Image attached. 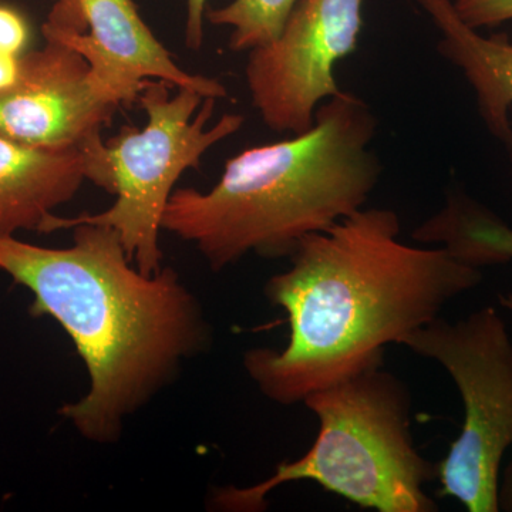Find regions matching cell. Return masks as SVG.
<instances>
[{
  "mask_svg": "<svg viewBox=\"0 0 512 512\" xmlns=\"http://www.w3.org/2000/svg\"><path fill=\"white\" fill-rule=\"evenodd\" d=\"M387 208H360L299 242L265 296L288 315L282 350L256 348L244 366L259 392L282 406L383 365L384 349L423 328L451 299L483 282L481 269L446 249L399 241Z\"/></svg>",
  "mask_w": 512,
  "mask_h": 512,
  "instance_id": "obj_1",
  "label": "cell"
},
{
  "mask_svg": "<svg viewBox=\"0 0 512 512\" xmlns=\"http://www.w3.org/2000/svg\"><path fill=\"white\" fill-rule=\"evenodd\" d=\"M72 229L69 248L0 237V271L33 293L30 313L59 322L87 367L89 392L60 414L84 439L113 443L124 420L207 346L210 328L173 268L144 274L116 229Z\"/></svg>",
  "mask_w": 512,
  "mask_h": 512,
  "instance_id": "obj_2",
  "label": "cell"
},
{
  "mask_svg": "<svg viewBox=\"0 0 512 512\" xmlns=\"http://www.w3.org/2000/svg\"><path fill=\"white\" fill-rule=\"evenodd\" d=\"M376 133L365 100L330 97L309 130L229 158L210 191L174 190L163 229L191 242L212 271L251 252L289 256L303 238L365 207L383 171Z\"/></svg>",
  "mask_w": 512,
  "mask_h": 512,
  "instance_id": "obj_3",
  "label": "cell"
},
{
  "mask_svg": "<svg viewBox=\"0 0 512 512\" xmlns=\"http://www.w3.org/2000/svg\"><path fill=\"white\" fill-rule=\"evenodd\" d=\"M383 365L329 384L303 404L319 430L305 456L276 467L251 487L220 488L217 510L258 512L281 485L308 480L360 508L379 512H436L426 485L437 478V464L416 447L412 397L406 384Z\"/></svg>",
  "mask_w": 512,
  "mask_h": 512,
  "instance_id": "obj_4",
  "label": "cell"
},
{
  "mask_svg": "<svg viewBox=\"0 0 512 512\" xmlns=\"http://www.w3.org/2000/svg\"><path fill=\"white\" fill-rule=\"evenodd\" d=\"M173 84L150 80L138 96L146 113L143 128L124 127L106 143L107 163L116 201L109 210L79 217L50 215L40 232L72 229L74 225H106L119 232L124 251L144 274L163 268L160 232L174 185L184 171L200 168L212 147L244 126L241 114H225L208 127L217 99Z\"/></svg>",
  "mask_w": 512,
  "mask_h": 512,
  "instance_id": "obj_5",
  "label": "cell"
},
{
  "mask_svg": "<svg viewBox=\"0 0 512 512\" xmlns=\"http://www.w3.org/2000/svg\"><path fill=\"white\" fill-rule=\"evenodd\" d=\"M399 345L443 366L463 399V429L437 463L439 494L468 512L500 511L501 463L512 446V342L504 319L493 306L457 322L439 316Z\"/></svg>",
  "mask_w": 512,
  "mask_h": 512,
  "instance_id": "obj_6",
  "label": "cell"
},
{
  "mask_svg": "<svg viewBox=\"0 0 512 512\" xmlns=\"http://www.w3.org/2000/svg\"><path fill=\"white\" fill-rule=\"evenodd\" d=\"M362 25V0H301L274 43L248 52L249 96L269 130L313 126L319 104L343 92L335 67L355 52Z\"/></svg>",
  "mask_w": 512,
  "mask_h": 512,
  "instance_id": "obj_7",
  "label": "cell"
},
{
  "mask_svg": "<svg viewBox=\"0 0 512 512\" xmlns=\"http://www.w3.org/2000/svg\"><path fill=\"white\" fill-rule=\"evenodd\" d=\"M42 33L79 52L101 92L120 106L136 103L150 80L195 90L205 99L228 97L218 80L175 63L133 0H53Z\"/></svg>",
  "mask_w": 512,
  "mask_h": 512,
  "instance_id": "obj_8",
  "label": "cell"
},
{
  "mask_svg": "<svg viewBox=\"0 0 512 512\" xmlns=\"http://www.w3.org/2000/svg\"><path fill=\"white\" fill-rule=\"evenodd\" d=\"M120 107L101 92L79 52L45 37V45L20 56L18 79L0 92V134L30 146H83Z\"/></svg>",
  "mask_w": 512,
  "mask_h": 512,
  "instance_id": "obj_9",
  "label": "cell"
},
{
  "mask_svg": "<svg viewBox=\"0 0 512 512\" xmlns=\"http://www.w3.org/2000/svg\"><path fill=\"white\" fill-rule=\"evenodd\" d=\"M86 181L113 192L106 143L39 147L0 134V237L40 232L60 205L73 200Z\"/></svg>",
  "mask_w": 512,
  "mask_h": 512,
  "instance_id": "obj_10",
  "label": "cell"
},
{
  "mask_svg": "<svg viewBox=\"0 0 512 512\" xmlns=\"http://www.w3.org/2000/svg\"><path fill=\"white\" fill-rule=\"evenodd\" d=\"M440 32L437 52L461 70L476 93L485 127L512 154V42L505 33L481 36L453 0H416Z\"/></svg>",
  "mask_w": 512,
  "mask_h": 512,
  "instance_id": "obj_11",
  "label": "cell"
},
{
  "mask_svg": "<svg viewBox=\"0 0 512 512\" xmlns=\"http://www.w3.org/2000/svg\"><path fill=\"white\" fill-rule=\"evenodd\" d=\"M412 238L439 245L473 268L512 262L510 225L460 190L448 192L443 208L414 229Z\"/></svg>",
  "mask_w": 512,
  "mask_h": 512,
  "instance_id": "obj_12",
  "label": "cell"
},
{
  "mask_svg": "<svg viewBox=\"0 0 512 512\" xmlns=\"http://www.w3.org/2000/svg\"><path fill=\"white\" fill-rule=\"evenodd\" d=\"M301 0H232L218 9H207L205 19L214 26L231 28L229 49L251 52L274 43Z\"/></svg>",
  "mask_w": 512,
  "mask_h": 512,
  "instance_id": "obj_13",
  "label": "cell"
},
{
  "mask_svg": "<svg viewBox=\"0 0 512 512\" xmlns=\"http://www.w3.org/2000/svg\"><path fill=\"white\" fill-rule=\"evenodd\" d=\"M453 5L471 29L497 28L512 20V0H453Z\"/></svg>",
  "mask_w": 512,
  "mask_h": 512,
  "instance_id": "obj_14",
  "label": "cell"
},
{
  "mask_svg": "<svg viewBox=\"0 0 512 512\" xmlns=\"http://www.w3.org/2000/svg\"><path fill=\"white\" fill-rule=\"evenodd\" d=\"M29 26L18 10L0 6V52L22 56L28 45Z\"/></svg>",
  "mask_w": 512,
  "mask_h": 512,
  "instance_id": "obj_15",
  "label": "cell"
},
{
  "mask_svg": "<svg viewBox=\"0 0 512 512\" xmlns=\"http://www.w3.org/2000/svg\"><path fill=\"white\" fill-rule=\"evenodd\" d=\"M208 0H187L185 43L190 50H200L204 45V22Z\"/></svg>",
  "mask_w": 512,
  "mask_h": 512,
  "instance_id": "obj_16",
  "label": "cell"
},
{
  "mask_svg": "<svg viewBox=\"0 0 512 512\" xmlns=\"http://www.w3.org/2000/svg\"><path fill=\"white\" fill-rule=\"evenodd\" d=\"M20 56L0 52V92L8 89L19 76Z\"/></svg>",
  "mask_w": 512,
  "mask_h": 512,
  "instance_id": "obj_17",
  "label": "cell"
},
{
  "mask_svg": "<svg viewBox=\"0 0 512 512\" xmlns=\"http://www.w3.org/2000/svg\"><path fill=\"white\" fill-rule=\"evenodd\" d=\"M498 507L500 511L512 512V461L500 476L498 487Z\"/></svg>",
  "mask_w": 512,
  "mask_h": 512,
  "instance_id": "obj_18",
  "label": "cell"
},
{
  "mask_svg": "<svg viewBox=\"0 0 512 512\" xmlns=\"http://www.w3.org/2000/svg\"><path fill=\"white\" fill-rule=\"evenodd\" d=\"M500 303L507 309L508 312L512 313V293H505L500 295Z\"/></svg>",
  "mask_w": 512,
  "mask_h": 512,
  "instance_id": "obj_19",
  "label": "cell"
}]
</instances>
